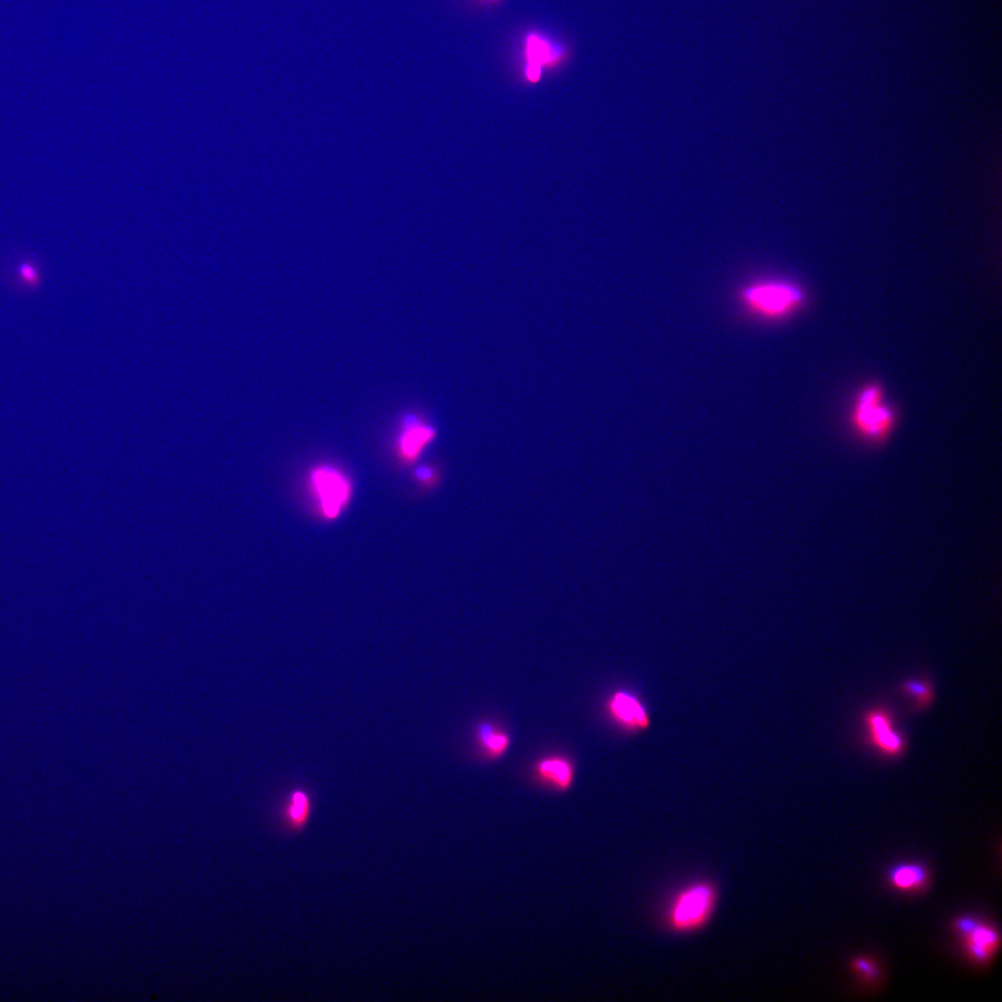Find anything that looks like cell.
Segmentation results:
<instances>
[{
	"mask_svg": "<svg viewBox=\"0 0 1002 1002\" xmlns=\"http://www.w3.org/2000/svg\"><path fill=\"white\" fill-rule=\"evenodd\" d=\"M718 900L713 884L698 881L679 890L666 909L668 928L690 934L703 928L712 918Z\"/></svg>",
	"mask_w": 1002,
	"mask_h": 1002,
	"instance_id": "obj_1",
	"label": "cell"
},
{
	"mask_svg": "<svg viewBox=\"0 0 1002 1002\" xmlns=\"http://www.w3.org/2000/svg\"><path fill=\"white\" fill-rule=\"evenodd\" d=\"M740 300L752 314L764 319L780 320L798 311L804 304L805 296L791 283L762 281L745 287Z\"/></svg>",
	"mask_w": 1002,
	"mask_h": 1002,
	"instance_id": "obj_2",
	"label": "cell"
},
{
	"mask_svg": "<svg viewBox=\"0 0 1002 1002\" xmlns=\"http://www.w3.org/2000/svg\"><path fill=\"white\" fill-rule=\"evenodd\" d=\"M853 424L860 436L869 441L879 442L888 437L894 424V415L885 404L880 388L869 386L860 393Z\"/></svg>",
	"mask_w": 1002,
	"mask_h": 1002,
	"instance_id": "obj_3",
	"label": "cell"
},
{
	"mask_svg": "<svg viewBox=\"0 0 1002 1002\" xmlns=\"http://www.w3.org/2000/svg\"><path fill=\"white\" fill-rule=\"evenodd\" d=\"M311 483L319 499L323 514L329 519L337 518L350 496V484L338 470L321 467L311 474Z\"/></svg>",
	"mask_w": 1002,
	"mask_h": 1002,
	"instance_id": "obj_4",
	"label": "cell"
},
{
	"mask_svg": "<svg viewBox=\"0 0 1002 1002\" xmlns=\"http://www.w3.org/2000/svg\"><path fill=\"white\" fill-rule=\"evenodd\" d=\"M869 743L887 758H899L906 749V742L894 727L891 713L885 707L869 710L864 716Z\"/></svg>",
	"mask_w": 1002,
	"mask_h": 1002,
	"instance_id": "obj_5",
	"label": "cell"
},
{
	"mask_svg": "<svg viewBox=\"0 0 1002 1002\" xmlns=\"http://www.w3.org/2000/svg\"><path fill=\"white\" fill-rule=\"evenodd\" d=\"M525 74L530 82H537L542 69L556 67L566 60V51L550 37L532 31L524 38Z\"/></svg>",
	"mask_w": 1002,
	"mask_h": 1002,
	"instance_id": "obj_6",
	"label": "cell"
},
{
	"mask_svg": "<svg viewBox=\"0 0 1002 1002\" xmlns=\"http://www.w3.org/2000/svg\"><path fill=\"white\" fill-rule=\"evenodd\" d=\"M955 928L963 938L967 953L977 963H988L999 948L1000 938L997 930L972 917L958 918Z\"/></svg>",
	"mask_w": 1002,
	"mask_h": 1002,
	"instance_id": "obj_7",
	"label": "cell"
},
{
	"mask_svg": "<svg viewBox=\"0 0 1002 1002\" xmlns=\"http://www.w3.org/2000/svg\"><path fill=\"white\" fill-rule=\"evenodd\" d=\"M610 718L619 726L630 732L646 731L651 726V718L642 701L628 691L614 692L606 703Z\"/></svg>",
	"mask_w": 1002,
	"mask_h": 1002,
	"instance_id": "obj_8",
	"label": "cell"
},
{
	"mask_svg": "<svg viewBox=\"0 0 1002 1002\" xmlns=\"http://www.w3.org/2000/svg\"><path fill=\"white\" fill-rule=\"evenodd\" d=\"M535 771L539 780L559 791H566L574 783V766L564 757L552 756L542 759L535 764Z\"/></svg>",
	"mask_w": 1002,
	"mask_h": 1002,
	"instance_id": "obj_9",
	"label": "cell"
},
{
	"mask_svg": "<svg viewBox=\"0 0 1002 1002\" xmlns=\"http://www.w3.org/2000/svg\"><path fill=\"white\" fill-rule=\"evenodd\" d=\"M434 436L435 432L430 427L425 425L414 416L407 417L398 441L401 454L407 459L412 461L421 454Z\"/></svg>",
	"mask_w": 1002,
	"mask_h": 1002,
	"instance_id": "obj_10",
	"label": "cell"
},
{
	"mask_svg": "<svg viewBox=\"0 0 1002 1002\" xmlns=\"http://www.w3.org/2000/svg\"><path fill=\"white\" fill-rule=\"evenodd\" d=\"M888 879L892 888L902 892L924 890L928 885V869L917 863H901L889 869Z\"/></svg>",
	"mask_w": 1002,
	"mask_h": 1002,
	"instance_id": "obj_11",
	"label": "cell"
},
{
	"mask_svg": "<svg viewBox=\"0 0 1002 1002\" xmlns=\"http://www.w3.org/2000/svg\"><path fill=\"white\" fill-rule=\"evenodd\" d=\"M476 734L479 744L490 759L504 757L511 745L510 736L489 723H480Z\"/></svg>",
	"mask_w": 1002,
	"mask_h": 1002,
	"instance_id": "obj_12",
	"label": "cell"
},
{
	"mask_svg": "<svg viewBox=\"0 0 1002 1002\" xmlns=\"http://www.w3.org/2000/svg\"><path fill=\"white\" fill-rule=\"evenodd\" d=\"M901 692L912 700L917 710L928 708L935 698L931 683L927 679H911L901 685Z\"/></svg>",
	"mask_w": 1002,
	"mask_h": 1002,
	"instance_id": "obj_13",
	"label": "cell"
},
{
	"mask_svg": "<svg viewBox=\"0 0 1002 1002\" xmlns=\"http://www.w3.org/2000/svg\"><path fill=\"white\" fill-rule=\"evenodd\" d=\"M311 813V801L308 793L303 790H297L291 793L288 805V817L298 828L303 827Z\"/></svg>",
	"mask_w": 1002,
	"mask_h": 1002,
	"instance_id": "obj_14",
	"label": "cell"
},
{
	"mask_svg": "<svg viewBox=\"0 0 1002 1002\" xmlns=\"http://www.w3.org/2000/svg\"><path fill=\"white\" fill-rule=\"evenodd\" d=\"M853 971L864 981L874 982L880 977V970L873 959L858 957L852 962Z\"/></svg>",
	"mask_w": 1002,
	"mask_h": 1002,
	"instance_id": "obj_15",
	"label": "cell"
},
{
	"mask_svg": "<svg viewBox=\"0 0 1002 1002\" xmlns=\"http://www.w3.org/2000/svg\"><path fill=\"white\" fill-rule=\"evenodd\" d=\"M21 275L25 280L30 282H34L36 280L35 270L30 265H23L21 267Z\"/></svg>",
	"mask_w": 1002,
	"mask_h": 1002,
	"instance_id": "obj_16",
	"label": "cell"
},
{
	"mask_svg": "<svg viewBox=\"0 0 1002 1002\" xmlns=\"http://www.w3.org/2000/svg\"><path fill=\"white\" fill-rule=\"evenodd\" d=\"M417 476L422 480H427L432 476V472L428 468H420L417 471Z\"/></svg>",
	"mask_w": 1002,
	"mask_h": 1002,
	"instance_id": "obj_17",
	"label": "cell"
},
{
	"mask_svg": "<svg viewBox=\"0 0 1002 1002\" xmlns=\"http://www.w3.org/2000/svg\"><path fill=\"white\" fill-rule=\"evenodd\" d=\"M481 2L487 3V4H496V3L500 2V0H481Z\"/></svg>",
	"mask_w": 1002,
	"mask_h": 1002,
	"instance_id": "obj_18",
	"label": "cell"
}]
</instances>
